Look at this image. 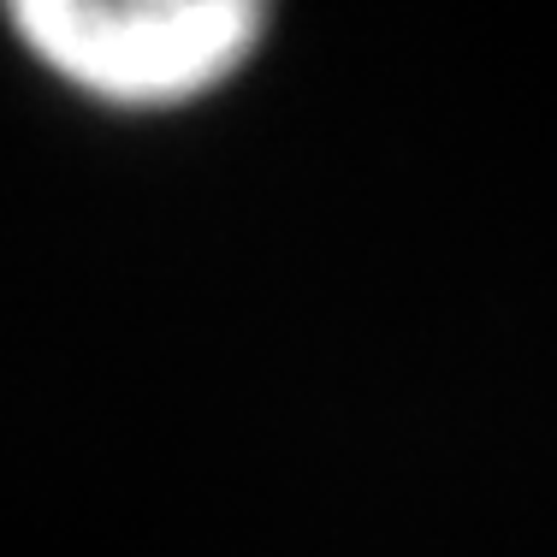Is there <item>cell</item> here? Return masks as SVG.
<instances>
[{"label": "cell", "mask_w": 557, "mask_h": 557, "mask_svg": "<svg viewBox=\"0 0 557 557\" xmlns=\"http://www.w3.org/2000/svg\"><path fill=\"white\" fill-rule=\"evenodd\" d=\"M18 54L108 113H184L256 65L273 0H0Z\"/></svg>", "instance_id": "obj_1"}]
</instances>
